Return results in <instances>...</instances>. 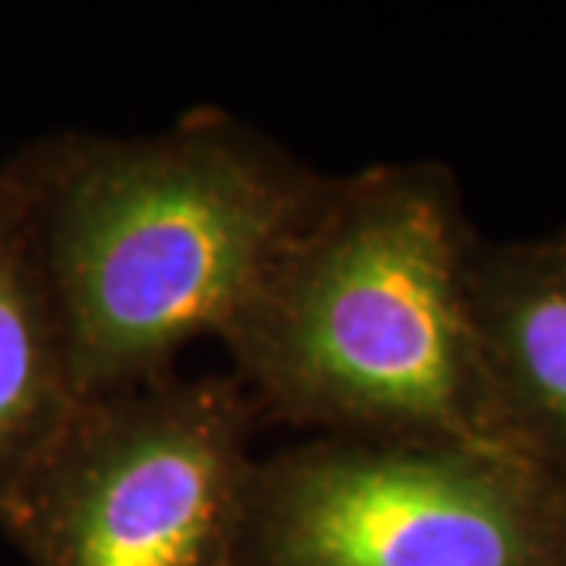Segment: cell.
Masks as SVG:
<instances>
[{
    "mask_svg": "<svg viewBox=\"0 0 566 566\" xmlns=\"http://www.w3.org/2000/svg\"><path fill=\"white\" fill-rule=\"evenodd\" d=\"M82 403L221 337L327 174L205 104L155 133H61L17 151Z\"/></svg>",
    "mask_w": 566,
    "mask_h": 566,
    "instance_id": "7a4b0ae2",
    "label": "cell"
},
{
    "mask_svg": "<svg viewBox=\"0 0 566 566\" xmlns=\"http://www.w3.org/2000/svg\"><path fill=\"white\" fill-rule=\"evenodd\" d=\"M469 300L501 441L566 488V223L528 240L482 237Z\"/></svg>",
    "mask_w": 566,
    "mask_h": 566,
    "instance_id": "5b68a950",
    "label": "cell"
},
{
    "mask_svg": "<svg viewBox=\"0 0 566 566\" xmlns=\"http://www.w3.org/2000/svg\"><path fill=\"white\" fill-rule=\"evenodd\" d=\"M245 566H566V488L504 450L312 438L259 457Z\"/></svg>",
    "mask_w": 566,
    "mask_h": 566,
    "instance_id": "277c9868",
    "label": "cell"
},
{
    "mask_svg": "<svg viewBox=\"0 0 566 566\" xmlns=\"http://www.w3.org/2000/svg\"><path fill=\"white\" fill-rule=\"evenodd\" d=\"M479 240L447 164L327 174L305 221L218 337L230 375L259 416L315 438L510 453L472 324Z\"/></svg>",
    "mask_w": 566,
    "mask_h": 566,
    "instance_id": "6da1fadb",
    "label": "cell"
},
{
    "mask_svg": "<svg viewBox=\"0 0 566 566\" xmlns=\"http://www.w3.org/2000/svg\"><path fill=\"white\" fill-rule=\"evenodd\" d=\"M82 406L20 158L0 164V520Z\"/></svg>",
    "mask_w": 566,
    "mask_h": 566,
    "instance_id": "8992f818",
    "label": "cell"
},
{
    "mask_svg": "<svg viewBox=\"0 0 566 566\" xmlns=\"http://www.w3.org/2000/svg\"><path fill=\"white\" fill-rule=\"evenodd\" d=\"M255 419L230 371L85 400L0 528L32 566H245Z\"/></svg>",
    "mask_w": 566,
    "mask_h": 566,
    "instance_id": "3957f363",
    "label": "cell"
}]
</instances>
